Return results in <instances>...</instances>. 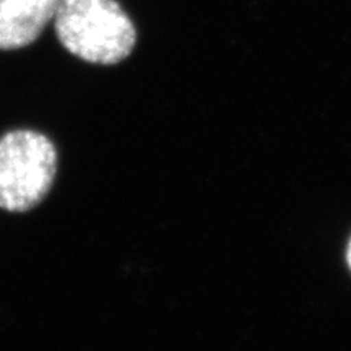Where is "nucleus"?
<instances>
[{"label":"nucleus","mask_w":351,"mask_h":351,"mask_svg":"<svg viewBox=\"0 0 351 351\" xmlns=\"http://www.w3.org/2000/svg\"><path fill=\"white\" fill-rule=\"evenodd\" d=\"M54 25L65 49L91 64L121 62L137 41L134 23L116 0H62Z\"/></svg>","instance_id":"1"},{"label":"nucleus","mask_w":351,"mask_h":351,"mask_svg":"<svg viewBox=\"0 0 351 351\" xmlns=\"http://www.w3.org/2000/svg\"><path fill=\"white\" fill-rule=\"evenodd\" d=\"M57 171V152L46 135L12 130L0 138V208L28 212L49 194Z\"/></svg>","instance_id":"2"},{"label":"nucleus","mask_w":351,"mask_h":351,"mask_svg":"<svg viewBox=\"0 0 351 351\" xmlns=\"http://www.w3.org/2000/svg\"><path fill=\"white\" fill-rule=\"evenodd\" d=\"M62 0H0V49H21L36 41Z\"/></svg>","instance_id":"3"},{"label":"nucleus","mask_w":351,"mask_h":351,"mask_svg":"<svg viewBox=\"0 0 351 351\" xmlns=\"http://www.w3.org/2000/svg\"><path fill=\"white\" fill-rule=\"evenodd\" d=\"M348 262H350V267H351V244H350V249H348Z\"/></svg>","instance_id":"4"}]
</instances>
